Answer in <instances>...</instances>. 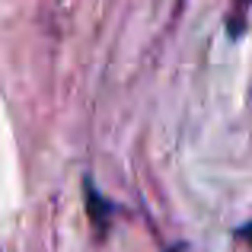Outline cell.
Here are the masks:
<instances>
[{
    "instance_id": "obj_3",
    "label": "cell",
    "mask_w": 252,
    "mask_h": 252,
    "mask_svg": "<svg viewBox=\"0 0 252 252\" xmlns=\"http://www.w3.org/2000/svg\"><path fill=\"white\" fill-rule=\"evenodd\" d=\"M233 3H236V10H246V6L252 3V0H233Z\"/></svg>"
},
{
    "instance_id": "obj_2",
    "label": "cell",
    "mask_w": 252,
    "mask_h": 252,
    "mask_svg": "<svg viewBox=\"0 0 252 252\" xmlns=\"http://www.w3.org/2000/svg\"><path fill=\"white\" fill-rule=\"evenodd\" d=\"M240 240L252 243V223H246V227H240Z\"/></svg>"
},
{
    "instance_id": "obj_1",
    "label": "cell",
    "mask_w": 252,
    "mask_h": 252,
    "mask_svg": "<svg viewBox=\"0 0 252 252\" xmlns=\"http://www.w3.org/2000/svg\"><path fill=\"white\" fill-rule=\"evenodd\" d=\"M83 195H86V214H90L93 227L99 230V233H105L112 223V214H115V208H112V201H105L102 195H99V189L86 179L83 182Z\"/></svg>"
}]
</instances>
